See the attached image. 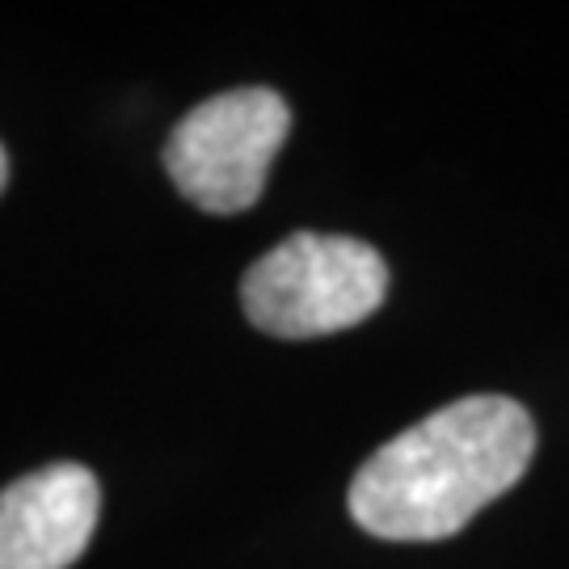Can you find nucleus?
Listing matches in <instances>:
<instances>
[{"instance_id":"1","label":"nucleus","mask_w":569,"mask_h":569,"mask_svg":"<svg viewBox=\"0 0 569 569\" xmlns=\"http://www.w3.org/2000/svg\"><path fill=\"white\" fill-rule=\"evenodd\" d=\"M536 456L531 413L510 397H460L401 430L350 481L355 523L380 540H448L502 498Z\"/></svg>"},{"instance_id":"2","label":"nucleus","mask_w":569,"mask_h":569,"mask_svg":"<svg viewBox=\"0 0 569 569\" xmlns=\"http://www.w3.org/2000/svg\"><path fill=\"white\" fill-rule=\"evenodd\" d=\"M388 296V266L371 244L333 232H296L244 270L249 326L305 342L367 321Z\"/></svg>"},{"instance_id":"3","label":"nucleus","mask_w":569,"mask_h":569,"mask_svg":"<svg viewBox=\"0 0 569 569\" xmlns=\"http://www.w3.org/2000/svg\"><path fill=\"white\" fill-rule=\"evenodd\" d=\"M291 136V106L244 84L194 106L164 140V169L182 199L207 216H237L262 199L270 161Z\"/></svg>"},{"instance_id":"4","label":"nucleus","mask_w":569,"mask_h":569,"mask_svg":"<svg viewBox=\"0 0 569 569\" xmlns=\"http://www.w3.org/2000/svg\"><path fill=\"white\" fill-rule=\"evenodd\" d=\"M102 489L84 465L60 460L0 489V569H68L89 549Z\"/></svg>"},{"instance_id":"5","label":"nucleus","mask_w":569,"mask_h":569,"mask_svg":"<svg viewBox=\"0 0 569 569\" xmlns=\"http://www.w3.org/2000/svg\"><path fill=\"white\" fill-rule=\"evenodd\" d=\"M9 182V157H4V148H0V190Z\"/></svg>"}]
</instances>
